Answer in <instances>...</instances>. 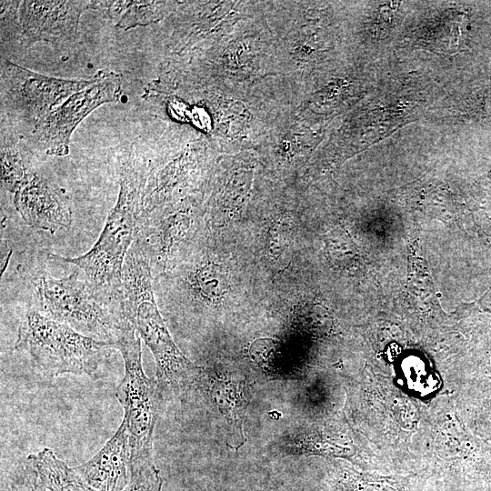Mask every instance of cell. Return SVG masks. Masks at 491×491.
Wrapping results in <instances>:
<instances>
[{
  "instance_id": "6da1fadb",
  "label": "cell",
  "mask_w": 491,
  "mask_h": 491,
  "mask_svg": "<svg viewBox=\"0 0 491 491\" xmlns=\"http://www.w3.org/2000/svg\"><path fill=\"white\" fill-rule=\"evenodd\" d=\"M119 303L123 316L152 352L161 396L185 392L200 384L204 370L179 350L161 316L151 265L137 240L124 263Z\"/></svg>"
},
{
  "instance_id": "7a4b0ae2",
  "label": "cell",
  "mask_w": 491,
  "mask_h": 491,
  "mask_svg": "<svg viewBox=\"0 0 491 491\" xmlns=\"http://www.w3.org/2000/svg\"><path fill=\"white\" fill-rule=\"evenodd\" d=\"M146 179V162L140 151L133 149L121 170L116 204L92 248L75 257L50 254L53 258L81 268L87 280L103 296L119 306L123 266L137 237Z\"/></svg>"
},
{
  "instance_id": "3957f363",
  "label": "cell",
  "mask_w": 491,
  "mask_h": 491,
  "mask_svg": "<svg viewBox=\"0 0 491 491\" xmlns=\"http://www.w3.org/2000/svg\"><path fill=\"white\" fill-rule=\"evenodd\" d=\"M34 286L41 313L114 348L131 326L118 306L75 272L62 278L41 276Z\"/></svg>"
},
{
  "instance_id": "277c9868",
  "label": "cell",
  "mask_w": 491,
  "mask_h": 491,
  "mask_svg": "<svg viewBox=\"0 0 491 491\" xmlns=\"http://www.w3.org/2000/svg\"><path fill=\"white\" fill-rule=\"evenodd\" d=\"M15 348L27 353L47 376L73 374L91 377L114 346L41 312L28 310L20 322Z\"/></svg>"
},
{
  "instance_id": "5b68a950",
  "label": "cell",
  "mask_w": 491,
  "mask_h": 491,
  "mask_svg": "<svg viewBox=\"0 0 491 491\" xmlns=\"http://www.w3.org/2000/svg\"><path fill=\"white\" fill-rule=\"evenodd\" d=\"M115 348L120 351L125 365L123 379L115 394L124 408L131 458L150 457L161 394L156 381L144 372L140 336L132 325L121 335Z\"/></svg>"
},
{
  "instance_id": "8992f818",
  "label": "cell",
  "mask_w": 491,
  "mask_h": 491,
  "mask_svg": "<svg viewBox=\"0 0 491 491\" xmlns=\"http://www.w3.org/2000/svg\"><path fill=\"white\" fill-rule=\"evenodd\" d=\"M121 84L118 75L100 71L89 86L75 93L60 105L36 121L35 135L48 155L68 153L70 136L76 125L94 109L118 101Z\"/></svg>"
},
{
  "instance_id": "52a82bcc",
  "label": "cell",
  "mask_w": 491,
  "mask_h": 491,
  "mask_svg": "<svg viewBox=\"0 0 491 491\" xmlns=\"http://www.w3.org/2000/svg\"><path fill=\"white\" fill-rule=\"evenodd\" d=\"M96 78L97 75L88 80L59 79L5 60L1 64L2 98L19 114L37 121Z\"/></svg>"
},
{
  "instance_id": "ba28073f",
  "label": "cell",
  "mask_w": 491,
  "mask_h": 491,
  "mask_svg": "<svg viewBox=\"0 0 491 491\" xmlns=\"http://www.w3.org/2000/svg\"><path fill=\"white\" fill-rule=\"evenodd\" d=\"M91 8L95 1H19L22 37L25 44L74 40L81 15Z\"/></svg>"
},
{
  "instance_id": "9c48e42d",
  "label": "cell",
  "mask_w": 491,
  "mask_h": 491,
  "mask_svg": "<svg viewBox=\"0 0 491 491\" xmlns=\"http://www.w3.org/2000/svg\"><path fill=\"white\" fill-rule=\"evenodd\" d=\"M14 203L31 227L55 233L71 225L72 211L65 192L36 175L15 194Z\"/></svg>"
},
{
  "instance_id": "30bf717a",
  "label": "cell",
  "mask_w": 491,
  "mask_h": 491,
  "mask_svg": "<svg viewBox=\"0 0 491 491\" xmlns=\"http://www.w3.org/2000/svg\"><path fill=\"white\" fill-rule=\"evenodd\" d=\"M130 457L129 436L122 422L105 446L75 469L96 491H122L129 480Z\"/></svg>"
},
{
  "instance_id": "8fae6325",
  "label": "cell",
  "mask_w": 491,
  "mask_h": 491,
  "mask_svg": "<svg viewBox=\"0 0 491 491\" xmlns=\"http://www.w3.org/2000/svg\"><path fill=\"white\" fill-rule=\"evenodd\" d=\"M208 390L211 399L230 427V447L236 450L246 442L243 429L248 402L246 383L236 377H214Z\"/></svg>"
},
{
  "instance_id": "7c38bea8",
  "label": "cell",
  "mask_w": 491,
  "mask_h": 491,
  "mask_svg": "<svg viewBox=\"0 0 491 491\" xmlns=\"http://www.w3.org/2000/svg\"><path fill=\"white\" fill-rule=\"evenodd\" d=\"M50 491H96L75 468L58 459L50 448L27 456Z\"/></svg>"
},
{
  "instance_id": "4fadbf2b",
  "label": "cell",
  "mask_w": 491,
  "mask_h": 491,
  "mask_svg": "<svg viewBox=\"0 0 491 491\" xmlns=\"http://www.w3.org/2000/svg\"><path fill=\"white\" fill-rule=\"evenodd\" d=\"M165 2L155 1H96L95 9L105 10L116 20V26L129 29L160 19L166 11Z\"/></svg>"
},
{
  "instance_id": "5bb4252c",
  "label": "cell",
  "mask_w": 491,
  "mask_h": 491,
  "mask_svg": "<svg viewBox=\"0 0 491 491\" xmlns=\"http://www.w3.org/2000/svg\"><path fill=\"white\" fill-rule=\"evenodd\" d=\"M228 279V274L221 265L208 262L195 268L185 282L198 299L215 303L226 293Z\"/></svg>"
},
{
  "instance_id": "9a60e30c",
  "label": "cell",
  "mask_w": 491,
  "mask_h": 491,
  "mask_svg": "<svg viewBox=\"0 0 491 491\" xmlns=\"http://www.w3.org/2000/svg\"><path fill=\"white\" fill-rule=\"evenodd\" d=\"M34 175L31 171L30 159L25 153L17 146H2L1 182L5 189L15 194Z\"/></svg>"
},
{
  "instance_id": "2e32d148",
  "label": "cell",
  "mask_w": 491,
  "mask_h": 491,
  "mask_svg": "<svg viewBox=\"0 0 491 491\" xmlns=\"http://www.w3.org/2000/svg\"><path fill=\"white\" fill-rule=\"evenodd\" d=\"M163 480L153 458H130L129 480L122 491H162Z\"/></svg>"
},
{
  "instance_id": "e0dca14e",
  "label": "cell",
  "mask_w": 491,
  "mask_h": 491,
  "mask_svg": "<svg viewBox=\"0 0 491 491\" xmlns=\"http://www.w3.org/2000/svg\"><path fill=\"white\" fill-rule=\"evenodd\" d=\"M1 491H50L40 475L26 457L25 461L14 466L2 476Z\"/></svg>"
},
{
  "instance_id": "ac0fdd59",
  "label": "cell",
  "mask_w": 491,
  "mask_h": 491,
  "mask_svg": "<svg viewBox=\"0 0 491 491\" xmlns=\"http://www.w3.org/2000/svg\"><path fill=\"white\" fill-rule=\"evenodd\" d=\"M341 484L349 491H402L400 486L386 478H376L345 471Z\"/></svg>"
},
{
  "instance_id": "d6986e66",
  "label": "cell",
  "mask_w": 491,
  "mask_h": 491,
  "mask_svg": "<svg viewBox=\"0 0 491 491\" xmlns=\"http://www.w3.org/2000/svg\"><path fill=\"white\" fill-rule=\"evenodd\" d=\"M292 232V222L279 220L275 222L268 233V248L272 256H278L289 243Z\"/></svg>"
}]
</instances>
